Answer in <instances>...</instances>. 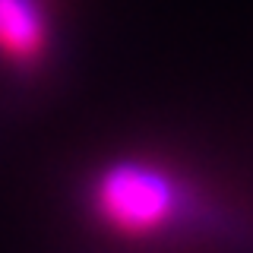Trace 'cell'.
<instances>
[{
	"instance_id": "cell-2",
	"label": "cell",
	"mask_w": 253,
	"mask_h": 253,
	"mask_svg": "<svg viewBox=\"0 0 253 253\" xmlns=\"http://www.w3.org/2000/svg\"><path fill=\"white\" fill-rule=\"evenodd\" d=\"M47 47V26L35 0H0V54L16 63H35Z\"/></svg>"
},
{
	"instance_id": "cell-1",
	"label": "cell",
	"mask_w": 253,
	"mask_h": 253,
	"mask_svg": "<svg viewBox=\"0 0 253 253\" xmlns=\"http://www.w3.org/2000/svg\"><path fill=\"white\" fill-rule=\"evenodd\" d=\"M180 206V193L165 174L121 165L95 187V209L105 225L124 234H149L168 225Z\"/></svg>"
}]
</instances>
